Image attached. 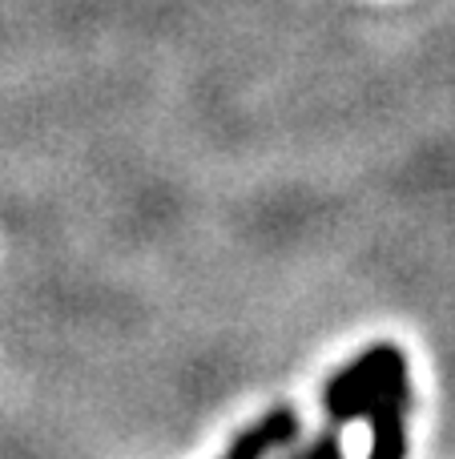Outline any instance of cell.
Listing matches in <instances>:
<instances>
[{
	"mask_svg": "<svg viewBox=\"0 0 455 459\" xmlns=\"http://www.w3.org/2000/svg\"><path fill=\"white\" fill-rule=\"evenodd\" d=\"M391 399H411V375L408 355L395 342H379V347L363 351L355 363H347L322 391V407H327L331 423L367 420L375 407L391 403Z\"/></svg>",
	"mask_w": 455,
	"mask_h": 459,
	"instance_id": "obj_1",
	"label": "cell"
},
{
	"mask_svg": "<svg viewBox=\"0 0 455 459\" xmlns=\"http://www.w3.org/2000/svg\"><path fill=\"white\" fill-rule=\"evenodd\" d=\"M295 436H298V415L290 407H274L266 420H258L254 428L242 431L222 459H262V455L279 452V447L295 444Z\"/></svg>",
	"mask_w": 455,
	"mask_h": 459,
	"instance_id": "obj_2",
	"label": "cell"
},
{
	"mask_svg": "<svg viewBox=\"0 0 455 459\" xmlns=\"http://www.w3.org/2000/svg\"><path fill=\"white\" fill-rule=\"evenodd\" d=\"M295 459H347L343 452V439H339V431H327V436H319L306 452H298Z\"/></svg>",
	"mask_w": 455,
	"mask_h": 459,
	"instance_id": "obj_3",
	"label": "cell"
}]
</instances>
